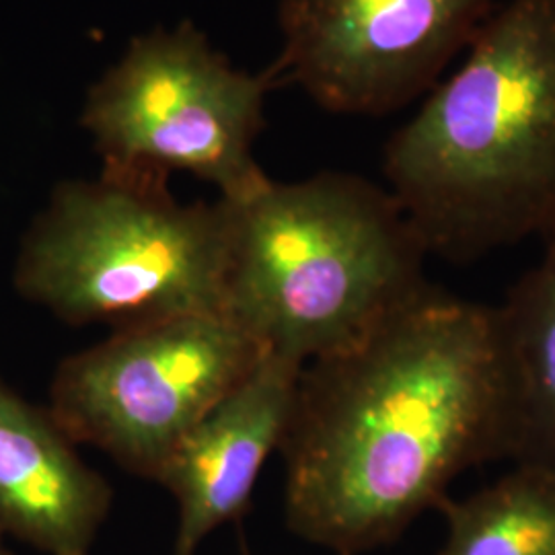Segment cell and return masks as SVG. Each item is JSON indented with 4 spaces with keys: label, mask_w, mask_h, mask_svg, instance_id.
Here are the masks:
<instances>
[{
    "label": "cell",
    "mask_w": 555,
    "mask_h": 555,
    "mask_svg": "<svg viewBox=\"0 0 555 555\" xmlns=\"http://www.w3.org/2000/svg\"><path fill=\"white\" fill-rule=\"evenodd\" d=\"M438 555H555V465H515L496 483L440 506Z\"/></svg>",
    "instance_id": "cell-11"
},
{
    "label": "cell",
    "mask_w": 555,
    "mask_h": 555,
    "mask_svg": "<svg viewBox=\"0 0 555 555\" xmlns=\"http://www.w3.org/2000/svg\"><path fill=\"white\" fill-rule=\"evenodd\" d=\"M496 0H280L278 79L330 114L387 116L438 85Z\"/></svg>",
    "instance_id": "cell-7"
},
{
    "label": "cell",
    "mask_w": 555,
    "mask_h": 555,
    "mask_svg": "<svg viewBox=\"0 0 555 555\" xmlns=\"http://www.w3.org/2000/svg\"><path fill=\"white\" fill-rule=\"evenodd\" d=\"M263 357L224 313L116 330L60 362L48 410L79 447L157 481L179 442Z\"/></svg>",
    "instance_id": "cell-6"
},
{
    "label": "cell",
    "mask_w": 555,
    "mask_h": 555,
    "mask_svg": "<svg viewBox=\"0 0 555 555\" xmlns=\"http://www.w3.org/2000/svg\"><path fill=\"white\" fill-rule=\"evenodd\" d=\"M114 490L48 408L0 380V531L46 555H91Z\"/></svg>",
    "instance_id": "cell-9"
},
{
    "label": "cell",
    "mask_w": 555,
    "mask_h": 555,
    "mask_svg": "<svg viewBox=\"0 0 555 555\" xmlns=\"http://www.w3.org/2000/svg\"><path fill=\"white\" fill-rule=\"evenodd\" d=\"M428 256L476 263L555 233V0H508L385 144Z\"/></svg>",
    "instance_id": "cell-2"
},
{
    "label": "cell",
    "mask_w": 555,
    "mask_h": 555,
    "mask_svg": "<svg viewBox=\"0 0 555 555\" xmlns=\"http://www.w3.org/2000/svg\"><path fill=\"white\" fill-rule=\"evenodd\" d=\"M280 453L293 535L336 555L397 541L461 474L511 459L494 307L433 286L305 364Z\"/></svg>",
    "instance_id": "cell-1"
},
{
    "label": "cell",
    "mask_w": 555,
    "mask_h": 555,
    "mask_svg": "<svg viewBox=\"0 0 555 555\" xmlns=\"http://www.w3.org/2000/svg\"><path fill=\"white\" fill-rule=\"evenodd\" d=\"M302 366L266 357L183 438L157 477L178 504L171 555H196L217 529L241 520L259 474L280 451Z\"/></svg>",
    "instance_id": "cell-8"
},
{
    "label": "cell",
    "mask_w": 555,
    "mask_h": 555,
    "mask_svg": "<svg viewBox=\"0 0 555 555\" xmlns=\"http://www.w3.org/2000/svg\"><path fill=\"white\" fill-rule=\"evenodd\" d=\"M227 204H181L167 179L101 169L60 183L21 245L15 288L68 325L112 332L222 313Z\"/></svg>",
    "instance_id": "cell-4"
},
{
    "label": "cell",
    "mask_w": 555,
    "mask_h": 555,
    "mask_svg": "<svg viewBox=\"0 0 555 555\" xmlns=\"http://www.w3.org/2000/svg\"><path fill=\"white\" fill-rule=\"evenodd\" d=\"M278 75L238 70L190 21L128 43L89 89L80 124L101 169L169 179L190 173L238 199L268 181L254 146Z\"/></svg>",
    "instance_id": "cell-5"
},
{
    "label": "cell",
    "mask_w": 555,
    "mask_h": 555,
    "mask_svg": "<svg viewBox=\"0 0 555 555\" xmlns=\"http://www.w3.org/2000/svg\"><path fill=\"white\" fill-rule=\"evenodd\" d=\"M0 555H13V552L4 543V533L2 531H0Z\"/></svg>",
    "instance_id": "cell-12"
},
{
    "label": "cell",
    "mask_w": 555,
    "mask_h": 555,
    "mask_svg": "<svg viewBox=\"0 0 555 555\" xmlns=\"http://www.w3.org/2000/svg\"><path fill=\"white\" fill-rule=\"evenodd\" d=\"M222 202V313L266 354L300 366L337 354L435 286L414 224L371 179L348 171L268 179Z\"/></svg>",
    "instance_id": "cell-3"
},
{
    "label": "cell",
    "mask_w": 555,
    "mask_h": 555,
    "mask_svg": "<svg viewBox=\"0 0 555 555\" xmlns=\"http://www.w3.org/2000/svg\"><path fill=\"white\" fill-rule=\"evenodd\" d=\"M494 307L515 465H555V233Z\"/></svg>",
    "instance_id": "cell-10"
},
{
    "label": "cell",
    "mask_w": 555,
    "mask_h": 555,
    "mask_svg": "<svg viewBox=\"0 0 555 555\" xmlns=\"http://www.w3.org/2000/svg\"><path fill=\"white\" fill-rule=\"evenodd\" d=\"M554 442H555V437H554Z\"/></svg>",
    "instance_id": "cell-13"
}]
</instances>
